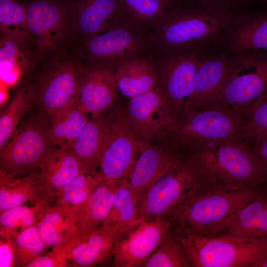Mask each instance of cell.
<instances>
[{"mask_svg": "<svg viewBox=\"0 0 267 267\" xmlns=\"http://www.w3.org/2000/svg\"><path fill=\"white\" fill-rule=\"evenodd\" d=\"M188 155L201 188L235 190L267 183L249 145L241 137Z\"/></svg>", "mask_w": 267, "mask_h": 267, "instance_id": "cell-1", "label": "cell"}, {"mask_svg": "<svg viewBox=\"0 0 267 267\" xmlns=\"http://www.w3.org/2000/svg\"><path fill=\"white\" fill-rule=\"evenodd\" d=\"M236 13L177 3L149 34L150 49L202 50L224 34Z\"/></svg>", "mask_w": 267, "mask_h": 267, "instance_id": "cell-2", "label": "cell"}, {"mask_svg": "<svg viewBox=\"0 0 267 267\" xmlns=\"http://www.w3.org/2000/svg\"><path fill=\"white\" fill-rule=\"evenodd\" d=\"M264 186L235 190L201 188L182 206L173 219V225L197 235H220L233 214L266 191Z\"/></svg>", "mask_w": 267, "mask_h": 267, "instance_id": "cell-3", "label": "cell"}, {"mask_svg": "<svg viewBox=\"0 0 267 267\" xmlns=\"http://www.w3.org/2000/svg\"><path fill=\"white\" fill-rule=\"evenodd\" d=\"M172 230L186 250L192 267H256L267 258V237L203 236L175 225Z\"/></svg>", "mask_w": 267, "mask_h": 267, "instance_id": "cell-4", "label": "cell"}, {"mask_svg": "<svg viewBox=\"0 0 267 267\" xmlns=\"http://www.w3.org/2000/svg\"><path fill=\"white\" fill-rule=\"evenodd\" d=\"M150 31L127 17L75 46L71 55L88 66L112 67L150 52Z\"/></svg>", "mask_w": 267, "mask_h": 267, "instance_id": "cell-5", "label": "cell"}, {"mask_svg": "<svg viewBox=\"0 0 267 267\" xmlns=\"http://www.w3.org/2000/svg\"><path fill=\"white\" fill-rule=\"evenodd\" d=\"M244 123L242 116L227 109H186L168 141L185 152L215 149L223 142L241 137Z\"/></svg>", "mask_w": 267, "mask_h": 267, "instance_id": "cell-6", "label": "cell"}, {"mask_svg": "<svg viewBox=\"0 0 267 267\" xmlns=\"http://www.w3.org/2000/svg\"><path fill=\"white\" fill-rule=\"evenodd\" d=\"M35 68L32 82L27 84L29 92L37 114L49 124L78 97L79 63L70 54Z\"/></svg>", "mask_w": 267, "mask_h": 267, "instance_id": "cell-7", "label": "cell"}, {"mask_svg": "<svg viewBox=\"0 0 267 267\" xmlns=\"http://www.w3.org/2000/svg\"><path fill=\"white\" fill-rule=\"evenodd\" d=\"M69 1L27 0L23 3L33 42L34 68L65 56L72 47L67 19Z\"/></svg>", "mask_w": 267, "mask_h": 267, "instance_id": "cell-8", "label": "cell"}, {"mask_svg": "<svg viewBox=\"0 0 267 267\" xmlns=\"http://www.w3.org/2000/svg\"><path fill=\"white\" fill-rule=\"evenodd\" d=\"M267 89V51L233 53L219 107L233 111L244 120L254 102Z\"/></svg>", "mask_w": 267, "mask_h": 267, "instance_id": "cell-9", "label": "cell"}, {"mask_svg": "<svg viewBox=\"0 0 267 267\" xmlns=\"http://www.w3.org/2000/svg\"><path fill=\"white\" fill-rule=\"evenodd\" d=\"M200 188L187 154L181 166L159 179L144 193L135 220L173 221L182 206Z\"/></svg>", "mask_w": 267, "mask_h": 267, "instance_id": "cell-10", "label": "cell"}, {"mask_svg": "<svg viewBox=\"0 0 267 267\" xmlns=\"http://www.w3.org/2000/svg\"><path fill=\"white\" fill-rule=\"evenodd\" d=\"M48 128L49 124L37 114L24 119L0 149V173L17 175L38 168L55 146Z\"/></svg>", "mask_w": 267, "mask_h": 267, "instance_id": "cell-11", "label": "cell"}, {"mask_svg": "<svg viewBox=\"0 0 267 267\" xmlns=\"http://www.w3.org/2000/svg\"><path fill=\"white\" fill-rule=\"evenodd\" d=\"M203 53L200 50H151L158 75L155 87L179 116L191 99L195 75Z\"/></svg>", "mask_w": 267, "mask_h": 267, "instance_id": "cell-12", "label": "cell"}, {"mask_svg": "<svg viewBox=\"0 0 267 267\" xmlns=\"http://www.w3.org/2000/svg\"><path fill=\"white\" fill-rule=\"evenodd\" d=\"M127 109L137 137L152 143L168 141L180 116L156 87L130 98Z\"/></svg>", "mask_w": 267, "mask_h": 267, "instance_id": "cell-13", "label": "cell"}, {"mask_svg": "<svg viewBox=\"0 0 267 267\" xmlns=\"http://www.w3.org/2000/svg\"><path fill=\"white\" fill-rule=\"evenodd\" d=\"M110 139L99 171L106 180L128 178L139 155V139L135 134L127 107L112 106Z\"/></svg>", "mask_w": 267, "mask_h": 267, "instance_id": "cell-14", "label": "cell"}, {"mask_svg": "<svg viewBox=\"0 0 267 267\" xmlns=\"http://www.w3.org/2000/svg\"><path fill=\"white\" fill-rule=\"evenodd\" d=\"M173 226L171 219L135 220L116 241L109 260L113 267H139Z\"/></svg>", "mask_w": 267, "mask_h": 267, "instance_id": "cell-15", "label": "cell"}, {"mask_svg": "<svg viewBox=\"0 0 267 267\" xmlns=\"http://www.w3.org/2000/svg\"><path fill=\"white\" fill-rule=\"evenodd\" d=\"M139 152L127 178L132 190L141 197L155 182L181 166L187 154L168 141L152 143L140 139Z\"/></svg>", "mask_w": 267, "mask_h": 267, "instance_id": "cell-16", "label": "cell"}, {"mask_svg": "<svg viewBox=\"0 0 267 267\" xmlns=\"http://www.w3.org/2000/svg\"><path fill=\"white\" fill-rule=\"evenodd\" d=\"M126 17L120 0H69L67 19L72 47Z\"/></svg>", "mask_w": 267, "mask_h": 267, "instance_id": "cell-17", "label": "cell"}, {"mask_svg": "<svg viewBox=\"0 0 267 267\" xmlns=\"http://www.w3.org/2000/svg\"><path fill=\"white\" fill-rule=\"evenodd\" d=\"M230 62V56L227 53H203L195 75L193 93L187 109L220 108L221 94L229 73Z\"/></svg>", "mask_w": 267, "mask_h": 267, "instance_id": "cell-18", "label": "cell"}, {"mask_svg": "<svg viewBox=\"0 0 267 267\" xmlns=\"http://www.w3.org/2000/svg\"><path fill=\"white\" fill-rule=\"evenodd\" d=\"M112 67L88 66L79 63V108L92 116L105 112L119 91Z\"/></svg>", "mask_w": 267, "mask_h": 267, "instance_id": "cell-19", "label": "cell"}, {"mask_svg": "<svg viewBox=\"0 0 267 267\" xmlns=\"http://www.w3.org/2000/svg\"><path fill=\"white\" fill-rule=\"evenodd\" d=\"M131 223L101 225L80 237L64 252L67 266L90 267L108 261L116 241Z\"/></svg>", "mask_w": 267, "mask_h": 267, "instance_id": "cell-20", "label": "cell"}, {"mask_svg": "<svg viewBox=\"0 0 267 267\" xmlns=\"http://www.w3.org/2000/svg\"><path fill=\"white\" fill-rule=\"evenodd\" d=\"M104 112L92 116L72 149L81 161L83 170H97L108 144L111 134V112L109 114Z\"/></svg>", "mask_w": 267, "mask_h": 267, "instance_id": "cell-21", "label": "cell"}, {"mask_svg": "<svg viewBox=\"0 0 267 267\" xmlns=\"http://www.w3.org/2000/svg\"><path fill=\"white\" fill-rule=\"evenodd\" d=\"M237 21L235 23L233 19L224 34L227 53L267 51V10L252 12Z\"/></svg>", "mask_w": 267, "mask_h": 267, "instance_id": "cell-22", "label": "cell"}, {"mask_svg": "<svg viewBox=\"0 0 267 267\" xmlns=\"http://www.w3.org/2000/svg\"><path fill=\"white\" fill-rule=\"evenodd\" d=\"M39 181L44 194L54 199L60 187L72 180L83 170V165L72 150L54 146L39 167Z\"/></svg>", "mask_w": 267, "mask_h": 267, "instance_id": "cell-23", "label": "cell"}, {"mask_svg": "<svg viewBox=\"0 0 267 267\" xmlns=\"http://www.w3.org/2000/svg\"><path fill=\"white\" fill-rule=\"evenodd\" d=\"M36 225L46 246L60 252L80 237L70 209L52 204L40 216Z\"/></svg>", "mask_w": 267, "mask_h": 267, "instance_id": "cell-24", "label": "cell"}, {"mask_svg": "<svg viewBox=\"0 0 267 267\" xmlns=\"http://www.w3.org/2000/svg\"><path fill=\"white\" fill-rule=\"evenodd\" d=\"M121 179L106 180L97 186L82 204L70 209L80 237L99 228L111 210Z\"/></svg>", "mask_w": 267, "mask_h": 267, "instance_id": "cell-25", "label": "cell"}, {"mask_svg": "<svg viewBox=\"0 0 267 267\" xmlns=\"http://www.w3.org/2000/svg\"><path fill=\"white\" fill-rule=\"evenodd\" d=\"M114 73L119 91L129 98L154 88L158 82L155 63L150 52L123 62Z\"/></svg>", "mask_w": 267, "mask_h": 267, "instance_id": "cell-26", "label": "cell"}, {"mask_svg": "<svg viewBox=\"0 0 267 267\" xmlns=\"http://www.w3.org/2000/svg\"><path fill=\"white\" fill-rule=\"evenodd\" d=\"M45 197H49L41 187L39 168L17 175L0 173V212Z\"/></svg>", "mask_w": 267, "mask_h": 267, "instance_id": "cell-27", "label": "cell"}, {"mask_svg": "<svg viewBox=\"0 0 267 267\" xmlns=\"http://www.w3.org/2000/svg\"><path fill=\"white\" fill-rule=\"evenodd\" d=\"M222 235L253 239L267 238V190L229 218L220 234Z\"/></svg>", "mask_w": 267, "mask_h": 267, "instance_id": "cell-28", "label": "cell"}, {"mask_svg": "<svg viewBox=\"0 0 267 267\" xmlns=\"http://www.w3.org/2000/svg\"><path fill=\"white\" fill-rule=\"evenodd\" d=\"M0 65L2 83L13 84L24 72L34 67L32 46L12 38L0 37Z\"/></svg>", "mask_w": 267, "mask_h": 267, "instance_id": "cell-29", "label": "cell"}, {"mask_svg": "<svg viewBox=\"0 0 267 267\" xmlns=\"http://www.w3.org/2000/svg\"><path fill=\"white\" fill-rule=\"evenodd\" d=\"M89 120L86 113L79 108L77 98L49 123L48 134L53 144L58 148L72 150Z\"/></svg>", "mask_w": 267, "mask_h": 267, "instance_id": "cell-30", "label": "cell"}, {"mask_svg": "<svg viewBox=\"0 0 267 267\" xmlns=\"http://www.w3.org/2000/svg\"><path fill=\"white\" fill-rule=\"evenodd\" d=\"M105 180L98 170H83L72 180L58 189L53 204L73 208L83 203L93 190Z\"/></svg>", "mask_w": 267, "mask_h": 267, "instance_id": "cell-31", "label": "cell"}, {"mask_svg": "<svg viewBox=\"0 0 267 267\" xmlns=\"http://www.w3.org/2000/svg\"><path fill=\"white\" fill-rule=\"evenodd\" d=\"M0 32L1 37L12 38L30 45L34 49L23 3L17 0H0Z\"/></svg>", "mask_w": 267, "mask_h": 267, "instance_id": "cell-32", "label": "cell"}, {"mask_svg": "<svg viewBox=\"0 0 267 267\" xmlns=\"http://www.w3.org/2000/svg\"><path fill=\"white\" fill-rule=\"evenodd\" d=\"M126 16L150 31L176 4L172 0H120Z\"/></svg>", "mask_w": 267, "mask_h": 267, "instance_id": "cell-33", "label": "cell"}, {"mask_svg": "<svg viewBox=\"0 0 267 267\" xmlns=\"http://www.w3.org/2000/svg\"><path fill=\"white\" fill-rule=\"evenodd\" d=\"M54 201L53 198L45 197L31 206L23 204L0 212V233L14 235L36 224L41 215Z\"/></svg>", "mask_w": 267, "mask_h": 267, "instance_id": "cell-34", "label": "cell"}, {"mask_svg": "<svg viewBox=\"0 0 267 267\" xmlns=\"http://www.w3.org/2000/svg\"><path fill=\"white\" fill-rule=\"evenodd\" d=\"M141 198L132 190L128 178L122 179L116 190L111 210L102 225L131 223L135 220Z\"/></svg>", "mask_w": 267, "mask_h": 267, "instance_id": "cell-35", "label": "cell"}, {"mask_svg": "<svg viewBox=\"0 0 267 267\" xmlns=\"http://www.w3.org/2000/svg\"><path fill=\"white\" fill-rule=\"evenodd\" d=\"M33 107L27 84L16 92L9 105L0 116V149L8 141Z\"/></svg>", "mask_w": 267, "mask_h": 267, "instance_id": "cell-36", "label": "cell"}, {"mask_svg": "<svg viewBox=\"0 0 267 267\" xmlns=\"http://www.w3.org/2000/svg\"><path fill=\"white\" fill-rule=\"evenodd\" d=\"M139 267H192L183 245L171 230Z\"/></svg>", "mask_w": 267, "mask_h": 267, "instance_id": "cell-37", "label": "cell"}, {"mask_svg": "<svg viewBox=\"0 0 267 267\" xmlns=\"http://www.w3.org/2000/svg\"><path fill=\"white\" fill-rule=\"evenodd\" d=\"M12 236L15 247V267H27L42 255L46 246L42 239L36 224Z\"/></svg>", "mask_w": 267, "mask_h": 267, "instance_id": "cell-38", "label": "cell"}, {"mask_svg": "<svg viewBox=\"0 0 267 267\" xmlns=\"http://www.w3.org/2000/svg\"><path fill=\"white\" fill-rule=\"evenodd\" d=\"M267 134V89L254 102L244 120L241 137L246 142Z\"/></svg>", "mask_w": 267, "mask_h": 267, "instance_id": "cell-39", "label": "cell"}, {"mask_svg": "<svg viewBox=\"0 0 267 267\" xmlns=\"http://www.w3.org/2000/svg\"><path fill=\"white\" fill-rule=\"evenodd\" d=\"M249 0H179L188 5L211 9H220L238 13L246 7Z\"/></svg>", "mask_w": 267, "mask_h": 267, "instance_id": "cell-40", "label": "cell"}, {"mask_svg": "<svg viewBox=\"0 0 267 267\" xmlns=\"http://www.w3.org/2000/svg\"><path fill=\"white\" fill-rule=\"evenodd\" d=\"M0 267H15V247L13 236L0 233Z\"/></svg>", "mask_w": 267, "mask_h": 267, "instance_id": "cell-41", "label": "cell"}, {"mask_svg": "<svg viewBox=\"0 0 267 267\" xmlns=\"http://www.w3.org/2000/svg\"><path fill=\"white\" fill-rule=\"evenodd\" d=\"M267 179V134L247 142Z\"/></svg>", "mask_w": 267, "mask_h": 267, "instance_id": "cell-42", "label": "cell"}, {"mask_svg": "<svg viewBox=\"0 0 267 267\" xmlns=\"http://www.w3.org/2000/svg\"><path fill=\"white\" fill-rule=\"evenodd\" d=\"M67 264L64 252L54 250L46 255H41L27 267H66Z\"/></svg>", "mask_w": 267, "mask_h": 267, "instance_id": "cell-43", "label": "cell"}, {"mask_svg": "<svg viewBox=\"0 0 267 267\" xmlns=\"http://www.w3.org/2000/svg\"><path fill=\"white\" fill-rule=\"evenodd\" d=\"M256 267H267V258L259 263Z\"/></svg>", "mask_w": 267, "mask_h": 267, "instance_id": "cell-44", "label": "cell"}, {"mask_svg": "<svg viewBox=\"0 0 267 267\" xmlns=\"http://www.w3.org/2000/svg\"><path fill=\"white\" fill-rule=\"evenodd\" d=\"M173 0L175 2L177 3L178 1L179 0Z\"/></svg>", "mask_w": 267, "mask_h": 267, "instance_id": "cell-45", "label": "cell"}, {"mask_svg": "<svg viewBox=\"0 0 267 267\" xmlns=\"http://www.w3.org/2000/svg\"><path fill=\"white\" fill-rule=\"evenodd\" d=\"M265 0V1L266 2V3H267V0Z\"/></svg>", "mask_w": 267, "mask_h": 267, "instance_id": "cell-46", "label": "cell"}]
</instances>
